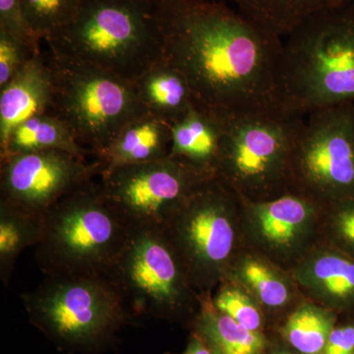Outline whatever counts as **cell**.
Instances as JSON below:
<instances>
[{
    "label": "cell",
    "instance_id": "1",
    "mask_svg": "<svg viewBox=\"0 0 354 354\" xmlns=\"http://www.w3.org/2000/svg\"><path fill=\"white\" fill-rule=\"evenodd\" d=\"M158 16L164 58L196 104L225 116L279 111L281 36L221 2L158 0Z\"/></svg>",
    "mask_w": 354,
    "mask_h": 354
},
{
    "label": "cell",
    "instance_id": "2",
    "mask_svg": "<svg viewBox=\"0 0 354 354\" xmlns=\"http://www.w3.org/2000/svg\"><path fill=\"white\" fill-rule=\"evenodd\" d=\"M354 102V2L310 16L288 35L277 72L286 115Z\"/></svg>",
    "mask_w": 354,
    "mask_h": 354
},
{
    "label": "cell",
    "instance_id": "3",
    "mask_svg": "<svg viewBox=\"0 0 354 354\" xmlns=\"http://www.w3.org/2000/svg\"><path fill=\"white\" fill-rule=\"evenodd\" d=\"M44 41L53 57L133 83L164 58L158 0H82L73 19Z\"/></svg>",
    "mask_w": 354,
    "mask_h": 354
},
{
    "label": "cell",
    "instance_id": "4",
    "mask_svg": "<svg viewBox=\"0 0 354 354\" xmlns=\"http://www.w3.org/2000/svg\"><path fill=\"white\" fill-rule=\"evenodd\" d=\"M22 300L32 325L70 353H100L128 320L122 295L106 274L48 276Z\"/></svg>",
    "mask_w": 354,
    "mask_h": 354
},
{
    "label": "cell",
    "instance_id": "5",
    "mask_svg": "<svg viewBox=\"0 0 354 354\" xmlns=\"http://www.w3.org/2000/svg\"><path fill=\"white\" fill-rule=\"evenodd\" d=\"M129 234L102 193L91 181L57 203L44 216L36 260L48 276L106 274Z\"/></svg>",
    "mask_w": 354,
    "mask_h": 354
},
{
    "label": "cell",
    "instance_id": "6",
    "mask_svg": "<svg viewBox=\"0 0 354 354\" xmlns=\"http://www.w3.org/2000/svg\"><path fill=\"white\" fill-rule=\"evenodd\" d=\"M304 121L279 111L228 116L215 178L241 199L264 201L283 194Z\"/></svg>",
    "mask_w": 354,
    "mask_h": 354
},
{
    "label": "cell",
    "instance_id": "7",
    "mask_svg": "<svg viewBox=\"0 0 354 354\" xmlns=\"http://www.w3.org/2000/svg\"><path fill=\"white\" fill-rule=\"evenodd\" d=\"M55 95L50 113L64 121L95 158L121 128L144 113L134 83L91 65L53 57Z\"/></svg>",
    "mask_w": 354,
    "mask_h": 354
},
{
    "label": "cell",
    "instance_id": "8",
    "mask_svg": "<svg viewBox=\"0 0 354 354\" xmlns=\"http://www.w3.org/2000/svg\"><path fill=\"white\" fill-rule=\"evenodd\" d=\"M106 274L139 315L171 320L190 309L192 283L165 228L129 230Z\"/></svg>",
    "mask_w": 354,
    "mask_h": 354
},
{
    "label": "cell",
    "instance_id": "9",
    "mask_svg": "<svg viewBox=\"0 0 354 354\" xmlns=\"http://www.w3.org/2000/svg\"><path fill=\"white\" fill-rule=\"evenodd\" d=\"M307 116L293 149L290 185L313 199L354 198V102Z\"/></svg>",
    "mask_w": 354,
    "mask_h": 354
},
{
    "label": "cell",
    "instance_id": "10",
    "mask_svg": "<svg viewBox=\"0 0 354 354\" xmlns=\"http://www.w3.org/2000/svg\"><path fill=\"white\" fill-rule=\"evenodd\" d=\"M236 194L216 178L197 188L165 228L191 283L209 288L225 272L234 249Z\"/></svg>",
    "mask_w": 354,
    "mask_h": 354
},
{
    "label": "cell",
    "instance_id": "11",
    "mask_svg": "<svg viewBox=\"0 0 354 354\" xmlns=\"http://www.w3.org/2000/svg\"><path fill=\"white\" fill-rule=\"evenodd\" d=\"M205 180L208 179L171 156L118 167L100 176L104 197L128 230L167 227Z\"/></svg>",
    "mask_w": 354,
    "mask_h": 354
},
{
    "label": "cell",
    "instance_id": "12",
    "mask_svg": "<svg viewBox=\"0 0 354 354\" xmlns=\"http://www.w3.org/2000/svg\"><path fill=\"white\" fill-rule=\"evenodd\" d=\"M0 165V201L39 216L101 176L97 160L62 151L18 153Z\"/></svg>",
    "mask_w": 354,
    "mask_h": 354
},
{
    "label": "cell",
    "instance_id": "13",
    "mask_svg": "<svg viewBox=\"0 0 354 354\" xmlns=\"http://www.w3.org/2000/svg\"><path fill=\"white\" fill-rule=\"evenodd\" d=\"M55 73L48 53L32 55L10 82L0 88V145L14 128L38 114L50 113Z\"/></svg>",
    "mask_w": 354,
    "mask_h": 354
},
{
    "label": "cell",
    "instance_id": "14",
    "mask_svg": "<svg viewBox=\"0 0 354 354\" xmlns=\"http://www.w3.org/2000/svg\"><path fill=\"white\" fill-rule=\"evenodd\" d=\"M228 116L193 102L171 125V157L207 179L215 178Z\"/></svg>",
    "mask_w": 354,
    "mask_h": 354
},
{
    "label": "cell",
    "instance_id": "15",
    "mask_svg": "<svg viewBox=\"0 0 354 354\" xmlns=\"http://www.w3.org/2000/svg\"><path fill=\"white\" fill-rule=\"evenodd\" d=\"M171 146V123L144 113L121 128L108 148L95 160L100 162L102 174L118 167L169 157Z\"/></svg>",
    "mask_w": 354,
    "mask_h": 354
},
{
    "label": "cell",
    "instance_id": "16",
    "mask_svg": "<svg viewBox=\"0 0 354 354\" xmlns=\"http://www.w3.org/2000/svg\"><path fill=\"white\" fill-rule=\"evenodd\" d=\"M239 199L250 212L261 241L274 248H290L304 234L314 215L313 198L297 192L264 201Z\"/></svg>",
    "mask_w": 354,
    "mask_h": 354
},
{
    "label": "cell",
    "instance_id": "17",
    "mask_svg": "<svg viewBox=\"0 0 354 354\" xmlns=\"http://www.w3.org/2000/svg\"><path fill=\"white\" fill-rule=\"evenodd\" d=\"M134 86L147 113L169 123L180 118L194 102L187 79L165 58L142 74Z\"/></svg>",
    "mask_w": 354,
    "mask_h": 354
},
{
    "label": "cell",
    "instance_id": "18",
    "mask_svg": "<svg viewBox=\"0 0 354 354\" xmlns=\"http://www.w3.org/2000/svg\"><path fill=\"white\" fill-rule=\"evenodd\" d=\"M295 277L305 290L325 304H354V261L342 254L317 253L298 267Z\"/></svg>",
    "mask_w": 354,
    "mask_h": 354
},
{
    "label": "cell",
    "instance_id": "19",
    "mask_svg": "<svg viewBox=\"0 0 354 354\" xmlns=\"http://www.w3.org/2000/svg\"><path fill=\"white\" fill-rule=\"evenodd\" d=\"M39 151H62L84 158L91 155L78 143L64 121L48 113L32 116L14 128L0 145V160Z\"/></svg>",
    "mask_w": 354,
    "mask_h": 354
},
{
    "label": "cell",
    "instance_id": "20",
    "mask_svg": "<svg viewBox=\"0 0 354 354\" xmlns=\"http://www.w3.org/2000/svg\"><path fill=\"white\" fill-rule=\"evenodd\" d=\"M239 12L279 36H288L310 16L354 0H230Z\"/></svg>",
    "mask_w": 354,
    "mask_h": 354
},
{
    "label": "cell",
    "instance_id": "21",
    "mask_svg": "<svg viewBox=\"0 0 354 354\" xmlns=\"http://www.w3.org/2000/svg\"><path fill=\"white\" fill-rule=\"evenodd\" d=\"M194 330L215 354H262L265 349L260 332L247 329L209 302L203 304Z\"/></svg>",
    "mask_w": 354,
    "mask_h": 354
},
{
    "label": "cell",
    "instance_id": "22",
    "mask_svg": "<svg viewBox=\"0 0 354 354\" xmlns=\"http://www.w3.org/2000/svg\"><path fill=\"white\" fill-rule=\"evenodd\" d=\"M43 230L44 216L0 201V279L4 286H8L23 251L38 245Z\"/></svg>",
    "mask_w": 354,
    "mask_h": 354
},
{
    "label": "cell",
    "instance_id": "23",
    "mask_svg": "<svg viewBox=\"0 0 354 354\" xmlns=\"http://www.w3.org/2000/svg\"><path fill=\"white\" fill-rule=\"evenodd\" d=\"M334 328V318L327 311L304 304L291 314L283 334L300 354H321Z\"/></svg>",
    "mask_w": 354,
    "mask_h": 354
},
{
    "label": "cell",
    "instance_id": "24",
    "mask_svg": "<svg viewBox=\"0 0 354 354\" xmlns=\"http://www.w3.org/2000/svg\"><path fill=\"white\" fill-rule=\"evenodd\" d=\"M239 276L266 306L278 308L290 299L286 281L262 261L246 259L239 267Z\"/></svg>",
    "mask_w": 354,
    "mask_h": 354
},
{
    "label": "cell",
    "instance_id": "25",
    "mask_svg": "<svg viewBox=\"0 0 354 354\" xmlns=\"http://www.w3.org/2000/svg\"><path fill=\"white\" fill-rule=\"evenodd\" d=\"M26 18L41 39L68 24L82 0H20Z\"/></svg>",
    "mask_w": 354,
    "mask_h": 354
},
{
    "label": "cell",
    "instance_id": "26",
    "mask_svg": "<svg viewBox=\"0 0 354 354\" xmlns=\"http://www.w3.org/2000/svg\"><path fill=\"white\" fill-rule=\"evenodd\" d=\"M214 307L230 316L247 329L260 332L262 316L260 310L246 295L234 286L221 288L213 301Z\"/></svg>",
    "mask_w": 354,
    "mask_h": 354
},
{
    "label": "cell",
    "instance_id": "27",
    "mask_svg": "<svg viewBox=\"0 0 354 354\" xmlns=\"http://www.w3.org/2000/svg\"><path fill=\"white\" fill-rule=\"evenodd\" d=\"M39 51L32 50L6 29L0 28V88L10 82L21 67Z\"/></svg>",
    "mask_w": 354,
    "mask_h": 354
},
{
    "label": "cell",
    "instance_id": "28",
    "mask_svg": "<svg viewBox=\"0 0 354 354\" xmlns=\"http://www.w3.org/2000/svg\"><path fill=\"white\" fill-rule=\"evenodd\" d=\"M0 28H3L34 50H41V39L26 18L20 0H0Z\"/></svg>",
    "mask_w": 354,
    "mask_h": 354
},
{
    "label": "cell",
    "instance_id": "29",
    "mask_svg": "<svg viewBox=\"0 0 354 354\" xmlns=\"http://www.w3.org/2000/svg\"><path fill=\"white\" fill-rule=\"evenodd\" d=\"M335 232L342 241L354 248V198L335 202Z\"/></svg>",
    "mask_w": 354,
    "mask_h": 354
},
{
    "label": "cell",
    "instance_id": "30",
    "mask_svg": "<svg viewBox=\"0 0 354 354\" xmlns=\"http://www.w3.org/2000/svg\"><path fill=\"white\" fill-rule=\"evenodd\" d=\"M321 354H354V327L334 328Z\"/></svg>",
    "mask_w": 354,
    "mask_h": 354
},
{
    "label": "cell",
    "instance_id": "31",
    "mask_svg": "<svg viewBox=\"0 0 354 354\" xmlns=\"http://www.w3.org/2000/svg\"><path fill=\"white\" fill-rule=\"evenodd\" d=\"M183 354H215L208 344H206L199 335H193L191 337L187 348Z\"/></svg>",
    "mask_w": 354,
    "mask_h": 354
},
{
    "label": "cell",
    "instance_id": "32",
    "mask_svg": "<svg viewBox=\"0 0 354 354\" xmlns=\"http://www.w3.org/2000/svg\"><path fill=\"white\" fill-rule=\"evenodd\" d=\"M271 354H295L292 351H286V349H277V351H272Z\"/></svg>",
    "mask_w": 354,
    "mask_h": 354
}]
</instances>
